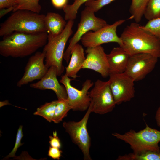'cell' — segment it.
<instances>
[{"mask_svg":"<svg viewBox=\"0 0 160 160\" xmlns=\"http://www.w3.org/2000/svg\"><path fill=\"white\" fill-rule=\"evenodd\" d=\"M142 26L160 40V18L148 21L145 26Z\"/></svg>","mask_w":160,"mask_h":160,"instance_id":"484cf974","label":"cell"},{"mask_svg":"<svg viewBox=\"0 0 160 160\" xmlns=\"http://www.w3.org/2000/svg\"><path fill=\"white\" fill-rule=\"evenodd\" d=\"M53 136H49V143L50 146L56 147L60 148L61 147V144L60 140L57 136L56 131L53 132Z\"/></svg>","mask_w":160,"mask_h":160,"instance_id":"f546056e","label":"cell"},{"mask_svg":"<svg viewBox=\"0 0 160 160\" xmlns=\"http://www.w3.org/2000/svg\"><path fill=\"white\" fill-rule=\"evenodd\" d=\"M155 119L157 126L160 127V106L156 111Z\"/></svg>","mask_w":160,"mask_h":160,"instance_id":"836d02e7","label":"cell"},{"mask_svg":"<svg viewBox=\"0 0 160 160\" xmlns=\"http://www.w3.org/2000/svg\"><path fill=\"white\" fill-rule=\"evenodd\" d=\"M143 16L148 21L160 18V0H149Z\"/></svg>","mask_w":160,"mask_h":160,"instance_id":"603a6c76","label":"cell"},{"mask_svg":"<svg viewBox=\"0 0 160 160\" xmlns=\"http://www.w3.org/2000/svg\"><path fill=\"white\" fill-rule=\"evenodd\" d=\"M89 107L83 118L79 121L64 122L63 126L70 136L73 143L81 150L85 160H91L89 149L91 138L87 127V123L91 113Z\"/></svg>","mask_w":160,"mask_h":160,"instance_id":"52a82bcc","label":"cell"},{"mask_svg":"<svg viewBox=\"0 0 160 160\" xmlns=\"http://www.w3.org/2000/svg\"><path fill=\"white\" fill-rule=\"evenodd\" d=\"M71 79L65 74L62 76L60 82L65 87L67 95V100L74 111H84L88 109L91 100L89 90L94 83L87 79L84 82L81 90L71 84Z\"/></svg>","mask_w":160,"mask_h":160,"instance_id":"9c48e42d","label":"cell"},{"mask_svg":"<svg viewBox=\"0 0 160 160\" xmlns=\"http://www.w3.org/2000/svg\"><path fill=\"white\" fill-rule=\"evenodd\" d=\"M74 20H69L62 32L56 36L48 34L47 41L43 51L45 54V64L49 68H56L57 76H61L64 70L63 64L64 51L66 43L72 35Z\"/></svg>","mask_w":160,"mask_h":160,"instance_id":"5b68a950","label":"cell"},{"mask_svg":"<svg viewBox=\"0 0 160 160\" xmlns=\"http://www.w3.org/2000/svg\"><path fill=\"white\" fill-rule=\"evenodd\" d=\"M149 0H132L129 9L131 15L130 19L135 22L139 23L143 16L144 13Z\"/></svg>","mask_w":160,"mask_h":160,"instance_id":"d6986e66","label":"cell"},{"mask_svg":"<svg viewBox=\"0 0 160 160\" xmlns=\"http://www.w3.org/2000/svg\"><path fill=\"white\" fill-rule=\"evenodd\" d=\"M126 20L125 19L119 20L113 24H108L96 31L88 32L81 39L82 44L87 48L95 47L106 43L115 42L120 46L121 40L117 35V28Z\"/></svg>","mask_w":160,"mask_h":160,"instance_id":"30bf717a","label":"cell"},{"mask_svg":"<svg viewBox=\"0 0 160 160\" xmlns=\"http://www.w3.org/2000/svg\"><path fill=\"white\" fill-rule=\"evenodd\" d=\"M108 81L116 105L130 101L135 95V81L125 72L109 74Z\"/></svg>","mask_w":160,"mask_h":160,"instance_id":"8fae6325","label":"cell"},{"mask_svg":"<svg viewBox=\"0 0 160 160\" xmlns=\"http://www.w3.org/2000/svg\"><path fill=\"white\" fill-rule=\"evenodd\" d=\"M16 6L11 7H10L4 8L0 9V18H1L5 15L10 12L11 11H13L16 8Z\"/></svg>","mask_w":160,"mask_h":160,"instance_id":"d6a6232c","label":"cell"},{"mask_svg":"<svg viewBox=\"0 0 160 160\" xmlns=\"http://www.w3.org/2000/svg\"><path fill=\"white\" fill-rule=\"evenodd\" d=\"M58 100L46 103L38 108L34 115L41 116L49 122L52 121Z\"/></svg>","mask_w":160,"mask_h":160,"instance_id":"44dd1931","label":"cell"},{"mask_svg":"<svg viewBox=\"0 0 160 160\" xmlns=\"http://www.w3.org/2000/svg\"><path fill=\"white\" fill-rule=\"evenodd\" d=\"M95 13L91 8L87 6L81 11L77 30L70 40L68 46L64 54L63 58L67 63L70 59L71 50L84 35L90 31H97L108 24L104 20L96 17Z\"/></svg>","mask_w":160,"mask_h":160,"instance_id":"8992f818","label":"cell"},{"mask_svg":"<svg viewBox=\"0 0 160 160\" xmlns=\"http://www.w3.org/2000/svg\"><path fill=\"white\" fill-rule=\"evenodd\" d=\"M112 135L117 139L128 144L133 153H140L151 151L160 152V131L151 128L147 124L145 128L136 132L131 129L121 134L115 132Z\"/></svg>","mask_w":160,"mask_h":160,"instance_id":"277c9868","label":"cell"},{"mask_svg":"<svg viewBox=\"0 0 160 160\" xmlns=\"http://www.w3.org/2000/svg\"><path fill=\"white\" fill-rule=\"evenodd\" d=\"M57 73L56 68L52 66L49 68L45 75L38 82L30 84L31 87L41 90L49 89L55 93L58 100L67 99L65 88L60 85L57 78Z\"/></svg>","mask_w":160,"mask_h":160,"instance_id":"9a60e30c","label":"cell"},{"mask_svg":"<svg viewBox=\"0 0 160 160\" xmlns=\"http://www.w3.org/2000/svg\"><path fill=\"white\" fill-rule=\"evenodd\" d=\"M22 129V126L20 125L16 134L15 142L14 147L11 152L5 157V159H7L10 158L15 157V153L19 147L23 145V143H21V139L23 136Z\"/></svg>","mask_w":160,"mask_h":160,"instance_id":"83f0119b","label":"cell"},{"mask_svg":"<svg viewBox=\"0 0 160 160\" xmlns=\"http://www.w3.org/2000/svg\"><path fill=\"white\" fill-rule=\"evenodd\" d=\"M120 37L121 44L119 46L130 55L146 53L160 57V40L138 23L127 25Z\"/></svg>","mask_w":160,"mask_h":160,"instance_id":"7a4b0ae2","label":"cell"},{"mask_svg":"<svg viewBox=\"0 0 160 160\" xmlns=\"http://www.w3.org/2000/svg\"><path fill=\"white\" fill-rule=\"evenodd\" d=\"M44 22L48 34L53 36L61 34L67 23L60 15L53 12H49L45 15Z\"/></svg>","mask_w":160,"mask_h":160,"instance_id":"ac0fdd59","label":"cell"},{"mask_svg":"<svg viewBox=\"0 0 160 160\" xmlns=\"http://www.w3.org/2000/svg\"><path fill=\"white\" fill-rule=\"evenodd\" d=\"M17 0H0V9L8 8L17 5Z\"/></svg>","mask_w":160,"mask_h":160,"instance_id":"4dcf8cb0","label":"cell"},{"mask_svg":"<svg viewBox=\"0 0 160 160\" xmlns=\"http://www.w3.org/2000/svg\"><path fill=\"white\" fill-rule=\"evenodd\" d=\"M115 0H89L85 3L86 6L91 8L95 12L103 7L110 4Z\"/></svg>","mask_w":160,"mask_h":160,"instance_id":"4316f807","label":"cell"},{"mask_svg":"<svg viewBox=\"0 0 160 160\" xmlns=\"http://www.w3.org/2000/svg\"><path fill=\"white\" fill-rule=\"evenodd\" d=\"M45 17L44 15L27 10L20 9L13 12L0 24V36L4 37L15 32H47Z\"/></svg>","mask_w":160,"mask_h":160,"instance_id":"3957f363","label":"cell"},{"mask_svg":"<svg viewBox=\"0 0 160 160\" xmlns=\"http://www.w3.org/2000/svg\"><path fill=\"white\" fill-rule=\"evenodd\" d=\"M158 58L146 53L130 55L124 72L135 82L142 80L153 69Z\"/></svg>","mask_w":160,"mask_h":160,"instance_id":"7c38bea8","label":"cell"},{"mask_svg":"<svg viewBox=\"0 0 160 160\" xmlns=\"http://www.w3.org/2000/svg\"><path fill=\"white\" fill-rule=\"evenodd\" d=\"M86 56L82 69L93 70L104 78L109 76V67L107 54L101 45L87 47Z\"/></svg>","mask_w":160,"mask_h":160,"instance_id":"5bb4252c","label":"cell"},{"mask_svg":"<svg viewBox=\"0 0 160 160\" xmlns=\"http://www.w3.org/2000/svg\"><path fill=\"white\" fill-rule=\"evenodd\" d=\"M39 0H17V6L13 12L18 10H27L37 13L40 12L41 7Z\"/></svg>","mask_w":160,"mask_h":160,"instance_id":"d4e9b609","label":"cell"},{"mask_svg":"<svg viewBox=\"0 0 160 160\" xmlns=\"http://www.w3.org/2000/svg\"><path fill=\"white\" fill-rule=\"evenodd\" d=\"M117 160H160V152L148 151L140 153H130L118 156Z\"/></svg>","mask_w":160,"mask_h":160,"instance_id":"ffe728a7","label":"cell"},{"mask_svg":"<svg viewBox=\"0 0 160 160\" xmlns=\"http://www.w3.org/2000/svg\"><path fill=\"white\" fill-rule=\"evenodd\" d=\"M89 93L91 100L89 108L92 112L104 114L111 112L116 105L108 81L98 79Z\"/></svg>","mask_w":160,"mask_h":160,"instance_id":"ba28073f","label":"cell"},{"mask_svg":"<svg viewBox=\"0 0 160 160\" xmlns=\"http://www.w3.org/2000/svg\"><path fill=\"white\" fill-rule=\"evenodd\" d=\"M47 32L28 33L15 32L4 36L0 42V54L4 57L23 58L45 46Z\"/></svg>","mask_w":160,"mask_h":160,"instance_id":"6da1fadb","label":"cell"},{"mask_svg":"<svg viewBox=\"0 0 160 160\" xmlns=\"http://www.w3.org/2000/svg\"><path fill=\"white\" fill-rule=\"evenodd\" d=\"M62 151L59 148L50 146L48 151V155L54 159L59 160Z\"/></svg>","mask_w":160,"mask_h":160,"instance_id":"f1b7e54d","label":"cell"},{"mask_svg":"<svg viewBox=\"0 0 160 160\" xmlns=\"http://www.w3.org/2000/svg\"><path fill=\"white\" fill-rule=\"evenodd\" d=\"M71 109L67 99L58 100L52 121L55 123H58L65 117L68 112Z\"/></svg>","mask_w":160,"mask_h":160,"instance_id":"7402d4cb","label":"cell"},{"mask_svg":"<svg viewBox=\"0 0 160 160\" xmlns=\"http://www.w3.org/2000/svg\"><path fill=\"white\" fill-rule=\"evenodd\" d=\"M89 0H75L72 4H66L63 8L65 20H74L76 17L78 10L83 4Z\"/></svg>","mask_w":160,"mask_h":160,"instance_id":"cb8c5ba5","label":"cell"},{"mask_svg":"<svg viewBox=\"0 0 160 160\" xmlns=\"http://www.w3.org/2000/svg\"><path fill=\"white\" fill-rule=\"evenodd\" d=\"M85 58L83 47L77 43L71 50L68 65L65 67V74L70 78H76L78 76V72L82 69Z\"/></svg>","mask_w":160,"mask_h":160,"instance_id":"e0dca14e","label":"cell"},{"mask_svg":"<svg viewBox=\"0 0 160 160\" xmlns=\"http://www.w3.org/2000/svg\"><path fill=\"white\" fill-rule=\"evenodd\" d=\"M45 57L44 52L38 51L29 58L17 86L21 87L35 80H40L45 75L49 69L44 63Z\"/></svg>","mask_w":160,"mask_h":160,"instance_id":"4fadbf2b","label":"cell"},{"mask_svg":"<svg viewBox=\"0 0 160 160\" xmlns=\"http://www.w3.org/2000/svg\"><path fill=\"white\" fill-rule=\"evenodd\" d=\"M130 56L121 47H114L107 54L109 74L124 72Z\"/></svg>","mask_w":160,"mask_h":160,"instance_id":"2e32d148","label":"cell"},{"mask_svg":"<svg viewBox=\"0 0 160 160\" xmlns=\"http://www.w3.org/2000/svg\"><path fill=\"white\" fill-rule=\"evenodd\" d=\"M73 0L74 1L75 0Z\"/></svg>","mask_w":160,"mask_h":160,"instance_id":"e575fe53","label":"cell"},{"mask_svg":"<svg viewBox=\"0 0 160 160\" xmlns=\"http://www.w3.org/2000/svg\"><path fill=\"white\" fill-rule=\"evenodd\" d=\"M53 5L56 8H63L67 4L68 0H51Z\"/></svg>","mask_w":160,"mask_h":160,"instance_id":"1f68e13d","label":"cell"}]
</instances>
